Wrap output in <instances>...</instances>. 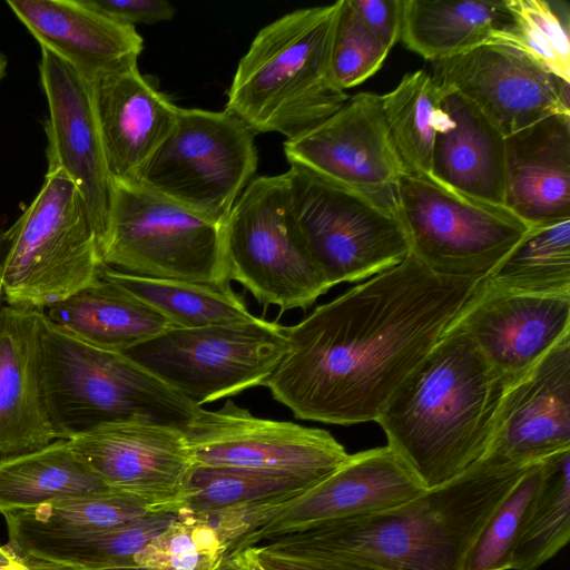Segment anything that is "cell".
Returning a JSON list of instances; mask_svg holds the SVG:
<instances>
[{
    "mask_svg": "<svg viewBox=\"0 0 570 570\" xmlns=\"http://www.w3.org/2000/svg\"><path fill=\"white\" fill-rule=\"evenodd\" d=\"M481 281L438 275L410 253L287 326L288 350L263 386L299 420L376 422Z\"/></svg>",
    "mask_w": 570,
    "mask_h": 570,
    "instance_id": "1",
    "label": "cell"
},
{
    "mask_svg": "<svg viewBox=\"0 0 570 570\" xmlns=\"http://www.w3.org/2000/svg\"><path fill=\"white\" fill-rule=\"evenodd\" d=\"M530 465L480 461L394 508L325 522L257 547L286 558H341L380 570H463L483 524Z\"/></svg>",
    "mask_w": 570,
    "mask_h": 570,
    "instance_id": "2",
    "label": "cell"
},
{
    "mask_svg": "<svg viewBox=\"0 0 570 570\" xmlns=\"http://www.w3.org/2000/svg\"><path fill=\"white\" fill-rule=\"evenodd\" d=\"M509 381L462 332L450 330L399 385L376 423L428 490L478 464Z\"/></svg>",
    "mask_w": 570,
    "mask_h": 570,
    "instance_id": "3",
    "label": "cell"
},
{
    "mask_svg": "<svg viewBox=\"0 0 570 570\" xmlns=\"http://www.w3.org/2000/svg\"><path fill=\"white\" fill-rule=\"evenodd\" d=\"M338 7L297 9L261 29L239 60L225 110L254 134L293 139L341 109L350 97L331 75Z\"/></svg>",
    "mask_w": 570,
    "mask_h": 570,
    "instance_id": "4",
    "label": "cell"
},
{
    "mask_svg": "<svg viewBox=\"0 0 570 570\" xmlns=\"http://www.w3.org/2000/svg\"><path fill=\"white\" fill-rule=\"evenodd\" d=\"M41 367L45 403L58 439L119 422L184 430L200 409L126 354L88 343L45 313Z\"/></svg>",
    "mask_w": 570,
    "mask_h": 570,
    "instance_id": "5",
    "label": "cell"
},
{
    "mask_svg": "<svg viewBox=\"0 0 570 570\" xmlns=\"http://www.w3.org/2000/svg\"><path fill=\"white\" fill-rule=\"evenodd\" d=\"M1 268L10 305L46 309L95 283L104 262L83 198L62 173H47L32 203L11 226Z\"/></svg>",
    "mask_w": 570,
    "mask_h": 570,
    "instance_id": "6",
    "label": "cell"
},
{
    "mask_svg": "<svg viewBox=\"0 0 570 570\" xmlns=\"http://www.w3.org/2000/svg\"><path fill=\"white\" fill-rule=\"evenodd\" d=\"M227 279L281 313L312 306L330 288L293 214L286 174L252 179L223 225Z\"/></svg>",
    "mask_w": 570,
    "mask_h": 570,
    "instance_id": "7",
    "label": "cell"
},
{
    "mask_svg": "<svg viewBox=\"0 0 570 570\" xmlns=\"http://www.w3.org/2000/svg\"><path fill=\"white\" fill-rule=\"evenodd\" d=\"M294 217L331 287L380 274L411 253L399 212L298 165L285 173Z\"/></svg>",
    "mask_w": 570,
    "mask_h": 570,
    "instance_id": "8",
    "label": "cell"
},
{
    "mask_svg": "<svg viewBox=\"0 0 570 570\" xmlns=\"http://www.w3.org/2000/svg\"><path fill=\"white\" fill-rule=\"evenodd\" d=\"M106 266L138 276L229 284L223 225L140 185L114 184Z\"/></svg>",
    "mask_w": 570,
    "mask_h": 570,
    "instance_id": "9",
    "label": "cell"
},
{
    "mask_svg": "<svg viewBox=\"0 0 570 570\" xmlns=\"http://www.w3.org/2000/svg\"><path fill=\"white\" fill-rule=\"evenodd\" d=\"M287 350V326L255 316L173 326L124 354L200 406L263 385Z\"/></svg>",
    "mask_w": 570,
    "mask_h": 570,
    "instance_id": "10",
    "label": "cell"
},
{
    "mask_svg": "<svg viewBox=\"0 0 570 570\" xmlns=\"http://www.w3.org/2000/svg\"><path fill=\"white\" fill-rule=\"evenodd\" d=\"M397 199L411 254L441 276H488L531 227L505 206L456 191L426 173H403Z\"/></svg>",
    "mask_w": 570,
    "mask_h": 570,
    "instance_id": "11",
    "label": "cell"
},
{
    "mask_svg": "<svg viewBox=\"0 0 570 570\" xmlns=\"http://www.w3.org/2000/svg\"><path fill=\"white\" fill-rule=\"evenodd\" d=\"M257 161L254 132L236 116L179 108L137 185L224 225Z\"/></svg>",
    "mask_w": 570,
    "mask_h": 570,
    "instance_id": "12",
    "label": "cell"
},
{
    "mask_svg": "<svg viewBox=\"0 0 570 570\" xmlns=\"http://www.w3.org/2000/svg\"><path fill=\"white\" fill-rule=\"evenodd\" d=\"M196 465L266 470L323 480L350 456L326 430L253 415L232 400L200 406L184 429Z\"/></svg>",
    "mask_w": 570,
    "mask_h": 570,
    "instance_id": "13",
    "label": "cell"
},
{
    "mask_svg": "<svg viewBox=\"0 0 570 570\" xmlns=\"http://www.w3.org/2000/svg\"><path fill=\"white\" fill-rule=\"evenodd\" d=\"M289 165H298L358 190L399 212L397 186L406 171L390 134L381 96L358 92L299 137L286 139Z\"/></svg>",
    "mask_w": 570,
    "mask_h": 570,
    "instance_id": "14",
    "label": "cell"
},
{
    "mask_svg": "<svg viewBox=\"0 0 570 570\" xmlns=\"http://www.w3.org/2000/svg\"><path fill=\"white\" fill-rule=\"evenodd\" d=\"M110 490L155 512L177 513L194 461L184 430L142 422L101 425L67 440Z\"/></svg>",
    "mask_w": 570,
    "mask_h": 570,
    "instance_id": "15",
    "label": "cell"
},
{
    "mask_svg": "<svg viewBox=\"0 0 570 570\" xmlns=\"http://www.w3.org/2000/svg\"><path fill=\"white\" fill-rule=\"evenodd\" d=\"M434 80L476 105L508 137L546 117L569 115V82L508 45L487 42L432 61Z\"/></svg>",
    "mask_w": 570,
    "mask_h": 570,
    "instance_id": "16",
    "label": "cell"
},
{
    "mask_svg": "<svg viewBox=\"0 0 570 570\" xmlns=\"http://www.w3.org/2000/svg\"><path fill=\"white\" fill-rule=\"evenodd\" d=\"M426 489L387 445L350 454L332 474L240 538L232 551L400 505Z\"/></svg>",
    "mask_w": 570,
    "mask_h": 570,
    "instance_id": "17",
    "label": "cell"
},
{
    "mask_svg": "<svg viewBox=\"0 0 570 570\" xmlns=\"http://www.w3.org/2000/svg\"><path fill=\"white\" fill-rule=\"evenodd\" d=\"M40 48V82L49 109L45 125L47 173L60 171L75 184L85 200L101 248L114 183L105 160L90 83L66 60L45 47Z\"/></svg>",
    "mask_w": 570,
    "mask_h": 570,
    "instance_id": "18",
    "label": "cell"
},
{
    "mask_svg": "<svg viewBox=\"0 0 570 570\" xmlns=\"http://www.w3.org/2000/svg\"><path fill=\"white\" fill-rule=\"evenodd\" d=\"M570 450V334L509 382L481 461L528 465Z\"/></svg>",
    "mask_w": 570,
    "mask_h": 570,
    "instance_id": "19",
    "label": "cell"
},
{
    "mask_svg": "<svg viewBox=\"0 0 570 570\" xmlns=\"http://www.w3.org/2000/svg\"><path fill=\"white\" fill-rule=\"evenodd\" d=\"M450 330L465 334L511 382L570 334V293L512 292L483 277Z\"/></svg>",
    "mask_w": 570,
    "mask_h": 570,
    "instance_id": "20",
    "label": "cell"
},
{
    "mask_svg": "<svg viewBox=\"0 0 570 570\" xmlns=\"http://www.w3.org/2000/svg\"><path fill=\"white\" fill-rule=\"evenodd\" d=\"M89 83L109 176L117 185H137L171 131L179 108L138 66L100 75Z\"/></svg>",
    "mask_w": 570,
    "mask_h": 570,
    "instance_id": "21",
    "label": "cell"
},
{
    "mask_svg": "<svg viewBox=\"0 0 570 570\" xmlns=\"http://www.w3.org/2000/svg\"><path fill=\"white\" fill-rule=\"evenodd\" d=\"M42 316L7 303L0 308V458L58 440L42 387Z\"/></svg>",
    "mask_w": 570,
    "mask_h": 570,
    "instance_id": "22",
    "label": "cell"
},
{
    "mask_svg": "<svg viewBox=\"0 0 570 570\" xmlns=\"http://www.w3.org/2000/svg\"><path fill=\"white\" fill-rule=\"evenodd\" d=\"M7 4L40 47L66 60L89 82L137 66L144 40L136 28L82 0H9Z\"/></svg>",
    "mask_w": 570,
    "mask_h": 570,
    "instance_id": "23",
    "label": "cell"
},
{
    "mask_svg": "<svg viewBox=\"0 0 570 570\" xmlns=\"http://www.w3.org/2000/svg\"><path fill=\"white\" fill-rule=\"evenodd\" d=\"M504 206L530 226L570 218L569 115L505 137Z\"/></svg>",
    "mask_w": 570,
    "mask_h": 570,
    "instance_id": "24",
    "label": "cell"
},
{
    "mask_svg": "<svg viewBox=\"0 0 570 570\" xmlns=\"http://www.w3.org/2000/svg\"><path fill=\"white\" fill-rule=\"evenodd\" d=\"M440 86L429 174L456 191L504 206L505 137L470 99Z\"/></svg>",
    "mask_w": 570,
    "mask_h": 570,
    "instance_id": "25",
    "label": "cell"
},
{
    "mask_svg": "<svg viewBox=\"0 0 570 570\" xmlns=\"http://www.w3.org/2000/svg\"><path fill=\"white\" fill-rule=\"evenodd\" d=\"M53 324L104 350L125 353L174 325L100 274L91 285L43 309Z\"/></svg>",
    "mask_w": 570,
    "mask_h": 570,
    "instance_id": "26",
    "label": "cell"
},
{
    "mask_svg": "<svg viewBox=\"0 0 570 570\" xmlns=\"http://www.w3.org/2000/svg\"><path fill=\"white\" fill-rule=\"evenodd\" d=\"M511 23L505 0H402L400 39L432 62L490 42Z\"/></svg>",
    "mask_w": 570,
    "mask_h": 570,
    "instance_id": "27",
    "label": "cell"
},
{
    "mask_svg": "<svg viewBox=\"0 0 570 570\" xmlns=\"http://www.w3.org/2000/svg\"><path fill=\"white\" fill-rule=\"evenodd\" d=\"M142 502L108 490L66 497L2 514L17 553L42 542L80 538L154 513Z\"/></svg>",
    "mask_w": 570,
    "mask_h": 570,
    "instance_id": "28",
    "label": "cell"
},
{
    "mask_svg": "<svg viewBox=\"0 0 570 570\" xmlns=\"http://www.w3.org/2000/svg\"><path fill=\"white\" fill-rule=\"evenodd\" d=\"M108 490L77 459L63 439L37 450L0 458L1 514L31 509L66 497Z\"/></svg>",
    "mask_w": 570,
    "mask_h": 570,
    "instance_id": "29",
    "label": "cell"
},
{
    "mask_svg": "<svg viewBox=\"0 0 570 570\" xmlns=\"http://www.w3.org/2000/svg\"><path fill=\"white\" fill-rule=\"evenodd\" d=\"M323 480L276 471L195 464L178 511L214 515L244 508L268 507L276 514Z\"/></svg>",
    "mask_w": 570,
    "mask_h": 570,
    "instance_id": "30",
    "label": "cell"
},
{
    "mask_svg": "<svg viewBox=\"0 0 570 570\" xmlns=\"http://www.w3.org/2000/svg\"><path fill=\"white\" fill-rule=\"evenodd\" d=\"M100 274L151 306L175 327L193 328L255 318L230 284L151 278L106 265Z\"/></svg>",
    "mask_w": 570,
    "mask_h": 570,
    "instance_id": "31",
    "label": "cell"
},
{
    "mask_svg": "<svg viewBox=\"0 0 570 570\" xmlns=\"http://www.w3.org/2000/svg\"><path fill=\"white\" fill-rule=\"evenodd\" d=\"M484 279L512 292L570 293V218L531 226Z\"/></svg>",
    "mask_w": 570,
    "mask_h": 570,
    "instance_id": "32",
    "label": "cell"
},
{
    "mask_svg": "<svg viewBox=\"0 0 570 570\" xmlns=\"http://www.w3.org/2000/svg\"><path fill=\"white\" fill-rule=\"evenodd\" d=\"M175 514L154 512L80 538L32 544L18 554L79 570L138 569L136 554L166 528Z\"/></svg>",
    "mask_w": 570,
    "mask_h": 570,
    "instance_id": "33",
    "label": "cell"
},
{
    "mask_svg": "<svg viewBox=\"0 0 570 570\" xmlns=\"http://www.w3.org/2000/svg\"><path fill=\"white\" fill-rule=\"evenodd\" d=\"M570 539V450L542 461V480L512 557L511 570H537Z\"/></svg>",
    "mask_w": 570,
    "mask_h": 570,
    "instance_id": "34",
    "label": "cell"
},
{
    "mask_svg": "<svg viewBox=\"0 0 570 570\" xmlns=\"http://www.w3.org/2000/svg\"><path fill=\"white\" fill-rule=\"evenodd\" d=\"M442 87L431 73H406L381 96L383 114L406 171L430 173Z\"/></svg>",
    "mask_w": 570,
    "mask_h": 570,
    "instance_id": "35",
    "label": "cell"
},
{
    "mask_svg": "<svg viewBox=\"0 0 570 570\" xmlns=\"http://www.w3.org/2000/svg\"><path fill=\"white\" fill-rule=\"evenodd\" d=\"M232 540L210 518L178 511L135 557L141 570H217Z\"/></svg>",
    "mask_w": 570,
    "mask_h": 570,
    "instance_id": "36",
    "label": "cell"
},
{
    "mask_svg": "<svg viewBox=\"0 0 570 570\" xmlns=\"http://www.w3.org/2000/svg\"><path fill=\"white\" fill-rule=\"evenodd\" d=\"M512 23L490 42L508 45L556 77L570 82L568 19L544 0H505Z\"/></svg>",
    "mask_w": 570,
    "mask_h": 570,
    "instance_id": "37",
    "label": "cell"
},
{
    "mask_svg": "<svg viewBox=\"0 0 570 570\" xmlns=\"http://www.w3.org/2000/svg\"><path fill=\"white\" fill-rule=\"evenodd\" d=\"M542 480V461L531 464L490 514L472 543L463 570H511L525 518Z\"/></svg>",
    "mask_w": 570,
    "mask_h": 570,
    "instance_id": "38",
    "label": "cell"
},
{
    "mask_svg": "<svg viewBox=\"0 0 570 570\" xmlns=\"http://www.w3.org/2000/svg\"><path fill=\"white\" fill-rule=\"evenodd\" d=\"M389 52L362 22L351 0H340L331 50L334 83L344 91L362 83L382 67Z\"/></svg>",
    "mask_w": 570,
    "mask_h": 570,
    "instance_id": "39",
    "label": "cell"
},
{
    "mask_svg": "<svg viewBox=\"0 0 570 570\" xmlns=\"http://www.w3.org/2000/svg\"><path fill=\"white\" fill-rule=\"evenodd\" d=\"M88 7L110 19L134 26L170 20L175 8L165 0H82Z\"/></svg>",
    "mask_w": 570,
    "mask_h": 570,
    "instance_id": "40",
    "label": "cell"
},
{
    "mask_svg": "<svg viewBox=\"0 0 570 570\" xmlns=\"http://www.w3.org/2000/svg\"><path fill=\"white\" fill-rule=\"evenodd\" d=\"M366 28L390 50L401 38L402 0H351Z\"/></svg>",
    "mask_w": 570,
    "mask_h": 570,
    "instance_id": "41",
    "label": "cell"
},
{
    "mask_svg": "<svg viewBox=\"0 0 570 570\" xmlns=\"http://www.w3.org/2000/svg\"><path fill=\"white\" fill-rule=\"evenodd\" d=\"M257 549L261 563L265 570H380L377 568L341 558H286L269 552L261 547Z\"/></svg>",
    "mask_w": 570,
    "mask_h": 570,
    "instance_id": "42",
    "label": "cell"
},
{
    "mask_svg": "<svg viewBox=\"0 0 570 570\" xmlns=\"http://www.w3.org/2000/svg\"><path fill=\"white\" fill-rule=\"evenodd\" d=\"M217 570H265L256 547H246L229 552Z\"/></svg>",
    "mask_w": 570,
    "mask_h": 570,
    "instance_id": "43",
    "label": "cell"
},
{
    "mask_svg": "<svg viewBox=\"0 0 570 570\" xmlns=\"http://www.w3.org/2000/svg\"><path fill=\"white\" fill-rule=\"evenodd\" d=\"M12 237V229L11 227L8 229H0V275H1V268L4 262V258L7 256V253L9 250V246L11 243ZM6 297L1 285V278H0V308L6 304Z\"/></svg>",
    "mask_w": 570,
    "mask_h": 570,
    "instance_id": "44",
    "label": "cell"
},
{
    "mask_svg": "<svg viewBox=\"0 0 570 570\" xmlns=\"http://www.w3.org/2000/svg\"><path fill=\"white\" fill-rule=\"evenodd\" d=\"M23 558L29 563L31 570H79V569H76L72 567H68L65 564H59V563L50 562V561H46V560H39V559L29 558V557H23Z\"/></svg>",
    "mask_w": 570,
    "mask_h": 570,
    "instance_id": "45",
    "label": "cell"
},
{
    "mask_svg": "<svg viewBox=\"0 0 570 570\" xmlns=\"http://www.w3.org/2000/svg\"><path fill=\"white\" fill-rule=\"evenodd\" d=\"M19 558L20 556L11 547L6 546L0 548V567L12 563Z\"/></svg>",
    "mask_w": 570,
    "mask_h": 570,
    "instance_id": "46",
    "label": "cell"
},
{
    "mask_svg": "<svg viewBox=\"0 0 570 570\" xmlns=\"http://www.w3.org/2000/svg\"><path fill=\"white\" fill-rule=\"evenodd\" d=\"M0 570H31V568L27 560L20 556L14 562L0 567Z\"/></svg>",
    "mask_w": 570,
    "mask_h": 570,
    "instance_id": "47",
    "label": "cell"
},
{
    "mask_svg": "<svg viewBox=\"0 0 570 570\" xmlns=\"http://www.w3.org/2000/svg\"><path fill=\"white\" fill-rule=\"evenodd\" d=\"M7 70V59L6 57L0 52V81L6 76Z\"/></svg>",
    "mask_w": 570,
    "mask_h": 570,
    "instance_id": "48",
    "label": "cell"
},
{
    "mask_svg": "<svg viewBox=\"0 0 570 570\" xmlns=\"http://www.w3.org/2000/svg\"><path fill=\"white\" fill-rule=\"evenodd\" d=\"M122 570H141V569H122Z\"/></svg>",
    "mask_w": 570,
    "mask_h": 570,
    "instance_id": "49",
    "label": "cell"
},
{
    "mask_svg": "<svg viewBox=\"0 0 570 570\" xmlns=\"http://www.w3.org/2000/svg\"><path fill=\"white\" fill-rule=\"evenodd\" d=\"M1 547H2V546H0V548H1Z\"/></svg>",
    "mask_w": 570,
    "mask_h": 570,
    "instance_id": "50",
    "label": "cell"
}]
</instances>
